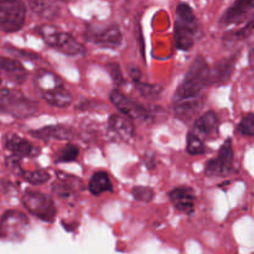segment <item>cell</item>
<instances>
[{
  "label": "cell",
  "mask_w": 254,
  "mask_h": 254,
  "mask_svg": "<svg viewBox=\"0 0 254 254\" xmlns=\"http://www.w3.org/2000/svg\"><path fill=\"white\" fill-rule=\"evenodd\" d=\"M236 156L233 151L232 140L227 139L218 150L216 158L207 161L205 168V174L207 176H225L232 175L236 173Z\"/></svg>",
  "instance_id": "6"
},
{
  "label": "cell",
  "mask_w": 254,
  "mask_h": 254,
  "mask_svg": "<svg viewBox=\"0 0 254 254\" xmlns=\"http://www.w3.org/2000/svg\"><path fill=\"white\" fill-rule=\"evenodd\" d=\"M237 130H238V133L242 134V135L252 138V136L254 135V119H253L252 113H248L247 116L243 117V119L241 121V123L238 124Z\"/></svg>",
  "instance_id": "28"
},
{
  "label": "cell",
  "mask_w": 254,
  "mask_h": 254,
  "mask_svg": "<svg viewBox=\"0 0 254 254\" xmlns=\"http://www.w3.org/2000/svg\"><path fill=\"white\" fill-rule=\"evenodd\" d=\"M169 198L171 203L181 212L191 213L195 207V192L192 189L186 186L173 189L169 192Z\"/></svg>",
  "instance_id": "14"
},
{
  "label": "cell",
  "mask_w": 254,
  "mask_h": 254,
  "mask_svg": "<svg viewBox=\"0 0 254 254\" xmlns=\"http://www.w3.org/2000/svg\"><path fill=\"white\" fill-rule=\"evenodd\" d=\"M52 191H54L55 195L64 198V200H69V198L76 197L74 189L72 188V186L67 185V184L62 183V181H57V183H55L54 185H52Z\"/></svg>",
  "instance_id": "27"
},
{
  "label": "cell",
  "mask_w": 254,
  "mask_h": 254,
  "mask_svg": "<svg viewBox=\"0 0 254 254\" xmlns=\"http://www.w3.org/2000/svg\"><path fill=\"white\" fill-rule=\"evenodd\" d=\"M107 68H108V71H109V73H111L112 78H113L114 83H116L117 86H123L124 77H123V74H122V71H121V68H119L118 64H107Z\"/></svg>",
  "instance_id": "30"
},
{
  "label": "cell",
  "mask_w": 254,
  "mask_h": 254,
  "mask_svg": "<svg viewBox=\"0 0 254 254\" xmlns=\"http://www.w3.org/2000/svg\"><path fill=\"white\" fill-rule=\"evenodd\" d=\"M32 136L40 139V140H67V139L72 138L73 133H72L71 128L66 126H47L44 128H40L37 130L30 131Z\"/></svg>",
  "instance_id": "16"
},
{
  "label": "cell",
  "mask_w": 254,
  "mask_h": 254,
  "mask_svg": "<svg viewBox=\"0 0 254 254\" xmlns=\"http://www.w3.org/2000/svg\"><path fill=\"white\" fill-rule=\"evenodd\" d=\"M176 16L178 20L175 21V34H174L176 46L183 51H189L195 44L200 31L197 19L190 5L186 2H180L176 6Z\"/></svg>",
  "instance_id": "2"
},
{
  "label": "cell",
  "mask_w": 254,
  "mask_h": 254,
  "mask_svg": "<svg viewBox=\"0 0 254 254\" xmlns=\"http://www.w3.org/2000/svg\"><path fill=\"white\" fill-rule=\"evenodd\" d=\"M210 67L198 56L191 64L173 99L175 116L183 122H190L198 116L203 107V92L210 84Z\"/></svg>",
  "instance_id": "1"
},
{
  "label": "cell",
  "mask_w": 254,
  "mask_h": 254,
  "mask_svg": "<svg viewBox=\"0 0 254 254\" xmlns=\"http://www.w3.org/2000/svg\"><path fill=\"white\" fill-rule=\"evenodd\" d=\"M253 30V20H250L248 24L246 25L243 29L237 30V31H231L228 32L226 36H223V44H226L227 46H233V45L237 44L238 41H243V40L247 39L251 34H252Z\"/></svg>",
  "instance_id": "22"
},
{
  "label": "cell",
  "mask_w": 254,
  "mask_h": 254,
  "mask_svg": "<svg viewBox=\"0 0 254 254\" xmlns=\"http://www.w3.org/2000/svg\"><path fill=\"white\" fill-rule=\"evenodd\" d=\"M254 4L253 1H236L226 10L220 20L222 26L228 25H237L243 22L245 20H252Z\"/></svg>",
  "instance_id": "12"
},
{
  "label": "cell",
  "mask_w": 254,
  "mask_h": 254,
  "mask_svg": "<svg viewBox=\"0 0 254 254\" xmlns=\"http://www.w3.org/2000/svg\"><path fill=\"white\" fill-rule=\"evenodd\" d=\"M79 155V149L78 146L73 145V144H67L64 149L59 151L55 155V163L61 164V163H72L76 161Z\"/></svg>",
  "instance_id": "23"
},
{
  "label": "cell",
  "mask_w": 254,
  "mask_h": 254,
  "mask_svg": "<svg viewBox=\"0 0 254 254\" xmlns=\"http://www.w3.org/2000/svg\"><path fill=\"white\" fill-rule=\"evenodd\" d=\"M35 32L42 37L49 46L55 47L59 51L69 56H81L86 54V49L72 35L61 31L57 26L51 24H42L35 29Z\"/></svg>",
  "instance_id": "3"
},
{
  "label": "cell",
  "mask_w": 254,
  "mask_h": 254,
  "mask_svg": "<svg viewBox=\"0 0 254 254\" xmlns=\"http://www.w3.org/2000/svg\"><path fill=\"white\" fill-rule=\"evenodd\" d=\"M84 36L91 42L107 47H116L122 44V32L117 25H109L101 30L88 29Z\"/></svg>",
  "instance_id": "11"
},
{
  "label": "cell",
  "mask_w": 254,
  "mask_h": 254,
  "mask_svg": "<svg viewBox=\"0 0 254 254\" xmlns=\"http://www.w3.org/2000/svg\"><path fill=\"white\" fill-rule=\"evenodd\" d=\"M1 73L16 84H22L27 79V71L16 59L0 57V74Z\"/></svg>",
  "instance_id": "15"
},
{
  "label": "cell",
  "mask_w": 254,
  "mask_h": 254,
  "mask_svg": "<svg viewBox=\"0 0 254 254\" xmlns=\"http://www.w3.org/2000/svg\"><path fill=\"white\" fill-rule=\"evenodd\" d=\"M220 119L218 116L212 111L201 114L193 124V131L196 136L201 140H213L220 133Z\"/></svg>",
  "instance_id": "9"
},
{
  "label": "cell",
  "mask_w": 254,
  "mask_h": 254,
  "mask_svg": "<svg viewBox=\"0 0 254 254\" xmlns=\"http://www.w3.org/2000/svg\"><path fill=\"white\" fill-rule=\"evenodd\" d=\"M21 202L31 215L45 222H52L57 215L54 201L39 191H26L22 195Z\"/></svg>",
  "instance_id": "5"
},
{
  "label": "cell",
  "mask_w": 254,
  "mask_h": 254,
  "mask_svg": "<svg viewBox=\"0 0 254 254\" xmlns=\"http://www.w3.org/2000/svg\"><path fill=\"white\" fill-rule=\"evenodd\" d=\"M129 74H130V77H131V79H133L134 83H138V82H140L141 72L138 67H130V69H129Z\"/></svg>",
  "instance_id": "32"
},
{
  "label": "cell",
  "mask_w": 254,
  "mask_h": 254,
  "mask_svg": "<svg viewBox=\"0 0 254 254\" xmlns=\"http://www.w3.org/2000/svg\"><path fill=\"white\" fill-rule=\"evenodd\" d=\"M131 195L135 200L143 201V202H150L155 196L153 189L150 188H144V186H136L131 190Z\"/></svg>",
  "instance_id": "29"
},
{
  "label": "cell",
  "mask_w": 254,
  "mask_h": 254,
  "mask_svg": "<svg viewBox=\"0 0 254 254\" xmlns=\"http://www.w3.org/2000/svg\"><path fill=\"white\" fill-rule=\"evenodd\" d=\"M108 133L119 140H129L135 134L133 121L122 114H112L108 121Z\"/></svg>",
  "instance_id": "13"
},
{
  "label": "cell",
  "mask_w": 254,
  "mask_h": 254,
  "mask_svg": "<svg viewBox=\"0 0 254 254\" xmlns=\"http://www.w3.org/2000/svg\"><path fill=\"white\" fill-rule=\"evenodd\" d=\"M20 176H21L26 183L31 184V185H42V184L47 183L50 179V174L47 173L46 170H42V169L34 171L22 170Z\"/></svg>",
  "instance_id": "24"
},
{
  "label": "cell",
  "mask_w": 254,
  "mask_h": 254,
  "mask_svg": "<svg viewBox=\"0 0 254 254\" xmlns=\"http://www.w3.org/2000/svg\"><path fill=\"white\" fill-rule=\"evenodd\" d=\"M0 84H1V74H0Z\"/></svg>",
  "instance_id": "33"
},
{
  "label": "cell",
  "mask_w": 254,
  "mask_h": 254,
  "mask_svg": "<svg viewBox=\"0 0 254 254\" xmlns=\"http://www.w3.org/2000/svg\"><path fill=\"white\" fill-rule=\"evenodd\" d=\"M30 9L35 14L45 17V19H55L60 14V7L56 2L52 1H29Z\"/></svg>",
  "instance_id": "21"
},
{
  "label": "cell",
  "mask_w": 254,
  "mask_h": 254,
  "mask_svg": "<svg viewBox=\"0 0 254 254\" xmlns=\"http://www.w3.org/2000/svg\"><path fill=\"white\" fill-rule=\"evenodd\" d=\"M109 99H111L112 104L121 112L122 116L127 117L130 121L138 119V121L148 122L153 118V113H151V111L148 107L134 101L130 97L126 96L121 91H118V89H114L112 92Z\"/></svg>",
  "instance_id": "8"
},
{
  "label": "cell",
  "mask_w": 254,
  "mask_h": 254,
  "mask_svg": "<svg viewBox=\"0 0 254 254\" xmlns=\"http://www.w3.org/2000/svg\"><path fill=\"white\" fill-rule=\"evenodd\" d=\"M236 59H223L222 61L218 62L215 68L210 72V83L211 84H223L227 83L228 79L231 78L235 69Z\"/></svg>",
  "instance_id": "18"
},
{
  "label": "cell",
  "mask_w": 254,
  "mask_h": 254,
  "mask_svg": "<svg viewBox=\"0 0 254 254\" xmlns=\"http://www.w3.org/2000/svg\"><path fill=\"white\" fill-rule=\"evenodd\" d=\"M7 49H9V51L11 52V54L19 55V56L25 57V59L29 60V61H35V60H36V59H39V56H37V55H35L34 52L22 51V50H20V49H14V47H10V46H7Z\"/></svg>",
  "instance_id": "31"
},
{
  "label": "cell",
  "mask_w": 254,
  "mask_h": 254,
  "mask_svg": "<svg viewBox=\"0 0 254 254\" xmlns=\"http://www.w3.org/2000/svg\"><path fill=\"white\" fill-rule=\"evenodd\" d=\"M42 98L52 107L56 108H66L72 103V96L66 86H62L50 93L42 94Z\"/></svg>",
  "instance_id": "20"
},
{
  "label": "cell",
  "mask_w": 254,
  "mask_h": 254,
  "mask_svg": "<svg viewBox=\"0 0 254 254\" xmlns=\"http://www.w3.org/2000/svg\"><path fill=\"white\" fill-rule=\"evenodd\" d=\"M88 190L94 196H99L103 192L113 191V185H112L108 174L104 173V171H98V173L93 174L92 178L89 179Z\"/></svg>",
  "instance_id": "19"
},
{
  "label": "cell",
  "mask_w": 254,
  "mask_h": 254,
  "mask_svg": "<svg viewBox=\"0 0 254 254\" xmlns=\"http://www.w3.org/2000/svg\"><path fill=\"white\" fill-rule=\"evenodd\" d=\"M186 150L190 155L197 156L203 155L207 153V148H206L205 143L201 140L198 136H196L192 131L188 134V145H186Z\"/></svg>",
  "instance_id": "25"
},
{
  "label": "cell",
  "mask_w": 254,
  "mask_h": 254,
  "mask_svg": "<svg viewBox=\"0 0 254 254\" xmlns=\"http://www.w3.org/2000/svg\"><path fill=\"white\" fill-rule=\"evenodd\" d=\"M2 144H4L5 149L12 154V156H16L19 159L34 158V156H37L40 154L39 148H36L29 140L14 133H9L4 135Z\"/></svg>",
  "instance_id": "10"
},
{
  "label": "cell",
  "mask_w": 254,
  "mask_h": 254,
  "mask_svg": "<svg viewBox=\"0 0 254 254\" xmlns=\"http://www.w3.org/2000/svg\"><path fill=\"white\" fill-rule=\"evenodd\" d=\"M35 84H36L41 96L64 86L62 79L57 74H55L54 72L49 71V69H40L37 72L36 76H35Z\"/></svg>",
  "instance_id": "17"
},
{
  "label": "cell",
  "mask_w": 254,
  "mask_h": 254,
  "mask_svg": "<svg viewBox=\"0 0 254 254\" xmlns=\"http://www.w3.org/2000/svg\"><path fill=\"white\" fill-rule=\"evenodd\" d=\"M29 226L30 221L24 212L9 210L0 218V237L11 242H19L24 240Z\"/></svg>",
  "instance_id": "4"
},
{
  "label": "cell",
  "mask_w": 254,
  "mask_h": 254,
  "mask_svg": "<svg viewBox=\"0 0 254 254\" xmlns=\"http://www.w3.org/2000/svg\"><path fill=\"white\" fill-rule=\"evenodd\" d=\"M135 86L136 91L139 92V94L143 98L155 99L161 93V86H158V84H149L143 83V82H138V83H135Z\"/></svg>",
  "instance_id": "26"
},
{
  "label": "cell",
  "mask_w": 254,
  "mask_h": 254,
  "mask_svg": "<svg viewBox=\"0 0 254 254\" xmlns=\"http://www.w3.org/2000/svg\"><path fill=\"white\" fill-rule=\"evenodd\" d=\"M26 5L22 1H0V30L12 34L24 26Z\"/></svg>",
  "instance_id": "7"
}]
</instances>
